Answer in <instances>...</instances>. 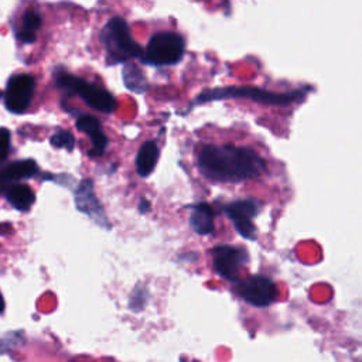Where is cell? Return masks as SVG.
<instances>
[{"mask_svg": "<svg viewBox=\"0 0 362 362\" xmlns=\"http://www.w3.org/2000/svg\"><path fill=\"white\" fill-rule=\"evenodd\" d=\"M197 167L209 181L236 184L260 177L266 171V161L247 146L209 143L199 148Z\"/></svg>", "mask_w": 362, "mask_h": 362, "instance_id": "1", "label": "cell"}, {"mask_svg": "<svg viewBox=\"0 0 362 362\" xmlns=\"http://www.w3.org/2000/svg\"><path fill=\"white\" fill-rule=\"evenodd\" d=\"M100 42L106 51L107 64H120L143 57L140 44L132 37L126 20L112 17L100 30Z\"/></svg>", "mask_w": 362, "mask_h": 362, "instance_id": "2", "label": "cell"}, {"mask_svg": "<svg viewBox=\"0 0 362 362\" xmlns=\"http://www.w3.org/2000/svg\"><path fill=\"white\" fill-rule=\"evenodd\" d=\"M54 79L58 88L69 92L71 95L81 96L88 106H90L98 112L109 115V113H113L117 107L116 98L110 92H107L105 88L96 83L86 82L85 79L61 69L54 74Z\"/></svg>", "mask_w": 362, "mask_h": 362, "instance_id": "3", "label": "cell"}, {"mask_svg": "<svg viewBox=\"0 0 362 362\" xmlns=\"http://www.w3.org/2000/svg\"><path fill=\"white\" fill-rule=\"evenodd\" d=\"M303 90H291L286 93H276L270 90H263L253 86H229V88H221V89H212L205 90L201 93L195 103L209 102L215 99H229V98H249L255 102H262L267 105H276V106H288L293 102L303 98Z\"/></svg>", "mask_w": 362, "mask_h": 362, "instance_id": "4", "label": "cell"}, {"mask_svg": "<svg viewBox=\"0 0 362 362\" xmlns=\"http://www.w3.org/2000/svg\"><path fill=\"white\" fill-rule=\"evenodd\" d=\"M184 52L185 41L182 35L174 31H158L150 37L140 61L154 66L175 65L181 61Z\"/></svg>", "mask_w": 362, "mask_h": 362, "instance_id": "5", "label": "cell"}, {"mask_svg": "<svg viewBox=\"0 0 362 362\" xmlns=\"http://www.w3.org/2000/svg\"><path fill=\"white\" fill-rule=\"evenodd\" d=\"M212 266L215 272L228 281H240L243 267L249 263V255L245 249L230 245H219L211 250Z\"/></svg>", "mask_w": 362, "mask_h": 362, "instance_id": "6", "label": "cell"}, {"mask_svg": "<svg viewBox=\"0 0 362 362\" xmlns=\"http://www.w3.org/2000/svg\"><path fill=\"white\" fill-rule=\"evenodd\" d=\"M235 293L247 304L267 307L277 298V287L272 279L262 274L249 276L235 284Z\"/></svg>", "mask_w": 362, "mask_h": 362, "instance_id": "7", "label": "cell"}, {"mask_svg": "<svg viewBox=\"0 0 362 362\" xmlns=\"http://www.w3.org/2000/svg\"><path fill=\"white\" fill-rule=\"evenodd\" d=\"M35 78L30 74H16L10 76L3 93L4 106L8 112L20 115L24 113L34 96Z\"/></svg>", "mask_w": 362, "mask_h": 362, "instance_id": "8", "label": "cell"}, {"mask_svg": "<svg viewBox=\"0 0 362 362\" xmlns=\"http://www.w3.org/2000/svg\"><path fill=\"white\" fill-rule=\"evenodd\" d=\"M260 209H262L260 202L253 198L238 199L228 204L223 208L225 214L232 221L236 232L249 240H255L257 236V230L252 219L260 212Z\"/></svg>", "mask_w": 362, "mask_h": 362, "instance_id": "9", "label": "cell"}, {"mask_svg": "<svg viewBox=\"0 0 362 362\" xmlns=\"http://www.w3.org/2000/svg\"><path fill=\"white\" fill-rule=\"evenodd\" d=\"M76 209L89 218L93 219L95 223L99 226H103L106 229H110V222L106 218L105 209L100 205L99 199L96 198L95 189H93V181L89 178H85L79 182V185L75 189L74 194Z\"/></svg>", "mask_w": 362, "mask_h": 362, "instance_id": "10", "label": "cell"}, {"mask_svg": "<svg viewBox=\"0 0 362 362\" xmlns=\"http://www.w3.org/2000/svg\"><path fill=\"white\" fill-rule=\"evenodd\" d=\"M38 174V164L28 158L8 164L0 170V195H6L10 187L18 184V180L33 178Z\"/></svg>", "mask_w": 362, "mask_h": 362, "instance_id": "11", "label": "cell"}, {"mask_svg": "<svg viewBox=\"0 0 362 362\" xmlns=\"http://www.w3.org/2000/svg\"><path fill=\"white\" fill-rule=\"evenodd\" d=\"M76 129L89 136L92 148L88 151L89 157H99L107 147V137L100 127V122L92 115H81L76 120Z\"/></svg>", "mask_w": 362, "mask_h": 362, "instance_id": "12", "label": "cell"}, {"mask_svg": "<svg viewBox=\"0 0 362 362\" xmlns=\"http://www.w3.org/2000/svg\"><path fill=\"white\" fill-rule=\"evenodd\" d=\"M189 226L198 235H209L214 232V209L206 202L191 205Z\"/></svg>", "mask_w": 362, "mask_h": 362, "instance_id": "13", "label": "cell"}, {"mask_svg": "<svg viewBox=\"0 0 362 362\" xmlns=\"http://www.w3.org/2000/svg\"><path fill=\"white\" fill-rule=\"evenodd\" d=\"M158 147L154 140L144 141L136 156V170L140 177H147L156 168L158 161Z\"/></svg>", "mask_w": 362, "mask_h": 362, "instance_id": "14", "label": "cell"}, {"mask_svg": "<svg viewBox=\"0 0 362 362\" xmlns=\"http://www.w3.org/2000/svg\"><path fill=\"white\" fill-rule=\"evenodd\" d=\"M41 27V16L35 10H27L20 25L16 28V37L24 44H33L37 38V31Z\"/></svg>", "mask_w": 362, "mask_h": 362, "instance_id": "15", "label": "cell"}, {"mask_svg": "<svg viewBox=\"0 0 362 362\" xmlns=\"http://www.w3.org/2000/svg\"><path fill=\"white\" fill-rule=\"evenodd\" d=\"M6 199L17 211L27 212L35 202V195L27 184H16L6 192Z\"/></svg>", "mask_w": 362, "mask_h": 362, "instance_id": "16", "label": "cell"}, {"mask_svg": "<svg viewBox=\"0 0 362 362\" xmlns=\"http://www.w3.org/2000/svg\"><path fill=\"white\" fill-rule=\"evenodd\" d=\"M123 82L129 90L136 93H143L147 89V79L143 71L132 62H126L123 66Z\"/></svg>", "mask_w": 362, "mask_h": 362, "instance_id": "17", "label": "cell"}, {"mask_svg": "<svg viewBox=\"0 0 362 362\" xmlns=\"http://www.w3.org/2000/svg\"><path fill=\"white\" fill-rule=\"evenodd\" d=\"M49 143L55 148H65L68 151H72L75 147V137L69 130L61 129L51 136Z\"/></svg>", "mask_w": 362, "mask_h": 362, "instance_id": "18", "label": "cell"}, {"mask_svg": "<svg viewBox=\"0 0 362 362\" xmlns=\"http://www.w3.org/2000/svg\"><path fill=\"white\" fill-rule=\"evenodd\" d=\"M11 134L6 127H0V161H4L10 153Z\"/></svg>", "mask_w": 362, "mask_h": 362, "instance_id": "19", "label": "cell"}, {"mask_svg": "<svg viewBox=\"0 0 362 362\" xmlns=\"http://www.w3.org/2000/svg\"><path fill=\"white\" fill-rule=\"evenodd\" d=\"M148 209H150V202L146 201L144 198H141V199H140V205H139V211H140L141 214H144V212H147Z\"/></svg>", "mask_w": 362, "mask_h": 362, "instance_id": "20", "label": "cell"}, {"mask_svg": "<svg viewBox=\"0 0 362 362\" xmlns=\"http://www.w3.org/2000/svg\"><path fill=\"white\" fill-rule=\"evenodd\" d=\"M3 310H4V300H3V296L0 293V313H3Z\"/></svg>", "mask_w": 362, "mask_h": 362, "instance_id": "21", "label": "cell"}, {"mask_svg": "<svg viewBox=\"0 0 362 362\" xmlns=\"http://www.w3.org/2000/svg\"><path fill=\"white\" fill-rule=\"evenodd\" d=\"M1 96H3V93H1V92H0V98H1Z\"/></svg>", "mask_w": 362, "mask_h": 362, "instance_id": "22", "label": "cell"}]
</instances>
